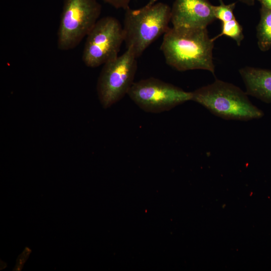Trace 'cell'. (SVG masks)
Returning a JSON list of instances; mask_svg holds the SVG:
<instances>
[{"instance_id": "14", "label": "cell", "mask_w": 271, "mask_h": 271, "mask_svg": "<svg viewBox=\"0 0 271 271\" xmlns=\"http://www.w3.org/2000/svg\"><path fill=\"white\" fill-rule=\"evenodd\" d=\"M116 9L126 10L131 0H102Z\"/></svg>"}, {"instance_id": "16", "label": "cell", "mask_w": 271, "mask_h": 271, "mask_svg": "<svg viewBox=\"0 0 271 271\" xmlns=\"http://www.w3.org/2000/svg\"><path fill=\"white\" fill-rule=\"evenodd\" d=\"M239 1L248 5H253L255 1V0H239Z\"/></svg>"}, {"instance_id": "15", "label": "cell", "mask_w": 271, "mask_h": 271, "mask_svg": "<svg viewBox=\"0 0 271 271\" xmlns=\"http://www.w3.org/2000/svg\"><path fill=\"white\" fill-rule=\"evenodd\" d=\"M262 6L271 10V0H261Z\"/></svg>"}, {"instance_id": "12", "label": "cell", "mask_w": 271, "mask_h": 271, "mask_svg": "<svg viewBox=\"0 0 271 271\" xmlns=\"http://www.w3.org/2000/svg\"><path fill=\"white\" fill-rule=\"evenodd\" d=\"M220 5L213 6L212 10L215 19L221 21L222 23L228 22L235 19L233 10L235 6V3L226 5L223 3L222 0H219Z\"/></svg>"}, {"instance_id": "11", "label": "cell", "mask_w": 271, "mask_h": 271, "mask_svg": "<svg viewBox=\"0 0 271 271\" xmlns=\"http://www.w3.org/2000/svg\"><path fill=\"white\" fill-rule=\"evenodd\" d=\"M222 36H226L233 39L238 46L240 45L244 38L242 27L235 18L222 23L221 32L212 39L214 41Z\"/></svg>"}, {"instance_id": "10", "label": "cell", "mask_w": 271, "mask_h": 271, "mask_svg": "<svg viewBox=\"0 0 271 271\" xmlns=\"http://www.w3.org/2000/svg\"><path fill=\"white\" fill-rule=\"evenodd\" d=\"M256 36L258 47L261 51H265L271 47V10L262 6Z\"/></svg>"}, {"instance_id": "1", "label": "cell", "mask_w": 271, "mask_h": 271, "mask_svg": "<svg viewBox=\"0 0 271 271\" xmlns=\"http://www.w3.org/2000/svg\"><path fill=\"white\" fill-rule=\"evenodd\" d=\"M214 41L206 28H170L160 49L166 63L179 71L201 69L214 74Z\"/></svg>"}, {"instance_id": "7", "label": "cell", "mask_w": 271, "mask_h": 271, "mask_svg": "<svg viewBox=\"0 0 271 271\" xmlns=\"http://www.w3.org/2000/svg\"><path fill=\"white\" fill-rule=\"evenodd\" d=\"M127 95L142 110L154 113L169 111L192 96V92L154 77L134 82Z\"/></svg>"}, {"instance_id": "8", "label": "cell", "mask_w": 271, "mask_h": 271, "mask_svg": "<svg viewBox=\"0 0 271 271\" xmlns=\"http://www.w3.org/2000/svg\"><path fill=\"white\" fill-rule=\"evenodd\" d=\"M215 19L208 0H175L171 10V22L175 28H206Z\"/></svg>"}, {"instance_id": "5", "label": "cell", "mask_w": 271, "mask_h": 271, "mask_svg": "<svg viewBox=\"0 0 271 271\" xmlns=\"http://www.w3.org/2000/svg\"><path fill=\"white\" fill-rule=\"evenodd\" d=\"M137 57L129 49L103 65L97 83V92L103 108L120 100L134 83Z\"/></svg>"}, {"instance_id": "9", "label": "cell", "mask_w": 271, "mask_h": 271, "mask_svg": "<svg viewBox=\"0 0 271 271\" xmlns=\"http://www.w3.org/2000/svg\"><path fill=\"white\" fill-rule=\"evenodd\" d=\"M247 95L271 103V70L245 67L239 71Z\"/></svg>"}, {"instance_id": "4", "label": "cell", "mask_w": 271, "mask_h": 271, "mask_svg": "<svg viewBox=\"0 0 271 271\" xmlns=\"http://www.w3.org/2000/svg\"><path fill=\"white\" fill-rule=\"evenodd\" d=\"M96 0H64L57 32V47L68 51L77 47L99 20Z\"/></svg>"}, {"instance_id": "3", "label": "cell", "mask_w": 271, "mask_h": 271, "mask_svg": "<svg viewBox=\"0 0 271 271\" xmlns=\"http://www.w3.org/2000/svg\"><path fill=\"white\" fill-rule=\"evenodd\" d=\"M170 7L163 3L139 9L125 10L123 31L126 49L138 58L170 28Z\"/></svg>"}, {"instance_id": "2", "label": "cell", "mask_w": 271, "mask_h": 271, "mask_svg": "<svg viewBox=\"0 0 271 271\" xmlns=\"http://www.w3.org/2000/svg\"><path fill=\"white\" fill-rule=\"evenodd\" d=\"M192 100L216 116L225 119L248 121L262 117L264 113L252 104L246 92L220 80L192 92Z\"/></svg>"}, {"instance_id": "6", "label": "cell", "mask_w": 271, "mask_h": 271, "mask_svg": "<svg viewBox=\"0 0 271 271\" xmlns=\"http://www.w3.org/2000/svg\"><path fill=\"white\" fill-rule=\"evenodd\" d=\"M124 42L122 26L115 17L106 16L97 21L86 36L82 59L95 68L116 58Z\"/></svg>"}, {"instance_id": "17", "label": "cell", "mask_w": 271, "mask_h": 271, "mask_svg": "<svg viewBox=\"0 0 271 271\" xmlns=\"http://www.w3.org/2000/svg\"><path fill=\"white\" fill-rule=\"evenodd\" d=\"M158 1V0H150L148 2V3L145 6H151L155 4V3H156Z\"/></svg>"}, {"instance_id": "13", "label": "cell", "mask_w": 271, "mask_h": 271, "mask_svg": "<svg viewBox=\"0 0 271 271\" xmlns=\"http://www.w3.org/2000/svg\"><path fill=\"white\" fill-rule=\"evenodd\" d=\"M32 252L28 247H25L23 251L18 256L16 260V264L13 270L20 271L23 267L24 263L27 260Z\"/></svg>"}]
</instances>
